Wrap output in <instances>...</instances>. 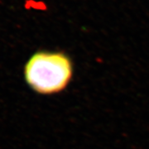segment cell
<instances>
[{
    "label": "cell",
    "instance_id": "cell-1",
    "mask_svg": "<svg viewBox=\"0 0 149 149\" xmlns=\"http://www.w3.org/2000/svg\"><path fill=\"white\" fill-rule=\"evenodd\" d=\"M73 64L61 52H37L25 65L23 75L34 93L44 96L58 95L66 90L73 78Z\"/></svg>",
    "mask_w": 149,
    "mask_h": 149
}]
</instances>
